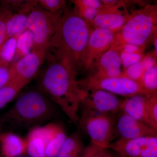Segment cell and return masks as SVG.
<instances>
[{
    "label": "cell",
    "mask_w": 157,
    "mask_h": 157,
    "mask_svg": "<svg viewBox=\"0 0 157 157\" xmlns=\"http://www.w3.org/2000/svg\"><path fill=\"white\" fill-rule=\"evenodd\" d=\"M92 29L89 23L66 7L59 19L47 53L50 52L54 60L66 65L77 74L84 69L85 54Z\"/></svg>",
    "instance_id": "1"
},
{
    "label": "cell",
    "mask_w": 157,
    "mask_h": 157,
    "mask_svg": "<svg viewBox=\"0 0 157 157\" xmlns=\"http://www.w3.org/2000/svg\"><path fill=\"white\" fill-rule=\"evenodd\" d=\"M53 60L40 77V90L76 124L79 120L78 109L88 91L81 87L75 72L61 62Z\"/></svg>",
    "instance_id": "2"
},
{
    "label": "cell",
    "mask_w": 157,
    "mask_h": 157,
    "mask_svg": "<svg viewBox=\"0 0 157 157\" xmlns=\"http://www.w3.org/2000/svg\"><path fill=\"white\" fill-rule=\"evenodd\" d=\"M55 114L53 102L49 98L40 90H31L21 95L1 119L4 124L27 128L51 120Z\"/></svg>",
    "instance_id": "3"
},
{
    "label": "cell",
    "mask_w": 157,
    "mask_h": 157,
    "mask_svg": "<svg viewBox=\"0 0 157 157\" xmlns=\"http://www.w3.org/2000/svg\"><path fill=\"white\" fill-rule=\"evenodd\" d=\"M157 6L147 5L132 11L123 27L116 33L112 46L129 43L144 48L157 36Z\"/></svg>",
    "instance_id": "4"
},
{
    "label": "cell",
    "mask_w": 157,
    "mask_h": 157,
    "mask_svg": "<svg viewBox=\"0 0 157 157\" xmlns=\"http://www.w3.org/2000/svg\"><path fill=\"white\" fill-rule=\"evenodd\" d=\"M61 16H56L45 11L38 3L34 6L26 26V30L29 31L33 35L32 50L47 52L49 42L55 33Z\"/></svg>",
    "instance_id": "5"
},
{
    "label": "cell",
    "mask_w": 157,
    "mask_h": 157,
    "mask_svg": "<svg viewBox=\"0 0 157 157\" xmlns=\"http://www.w3.org/2000/svg\"><path fill=\"white\" fill-rule=\"evenodd\" d=\"M78 122L91 140V143L108 148L113 140L115 121L111 115L83 110Z\"/></svg>",
    "instance_id": "6"
},
{
    "label": "cell",
    "mask_w": 157,
    "mask_h": 157,
    "mask_svg": "<svg viewBox=\"0 0 157 157\" xmlns=\"http://www.w3.org/2000/svg\"><path fill=\"white\" fill-rule=\"evenodd\" d=\"M79 84L86 90H101L115 94L129 97L138 94L148 96L140 83L125 76L99 78L92 76L78 80Z\"/></svg>",
    "instance_id": "7"
},
{
    "label": "cell",
    "mask_w": 157,
    "mask_h": 157,
    "mask_svg": "<svg viewBox=\"0 0 157 157\" xmlns=\"http://www.w3.org/2000/svg\"><path fill=\"white\" fill-rule=\"evenodd\" d=\"M47 52L32 50L10 66L11 81L24 88L36 76L46 56Z\"/></svg>",
    "instance_id": "8"
},
{
    "label": "cell",
    "mask_w": 157,
    "mask_h": 157,
    "mask_svg": "<svg viewBox=\"0 0 157 157\" xmlns=\"http://www.w3.org/2000/svg\"><path fill=\"white\" fill-rule=\"evenodd\" d=\"M108 147L126 157H157V136L124 139L111 142Z\"/></svg>",
    "instance_id": "9"
},
{
    "label": "cell",
    "mask_w": 157,
    "mask_h": 157,
    "mask_svg": "<svg viewBox=\"0 0 157 157\" xmlns=\"http://www.w3.org/2000/svg\"><path fill=\"white\" fill-rule=\"evenodd\" d=\"M116 33L104 29H92L85 54V70L90 71L94 62L111 48L115 39Z\"/></svg>",
    "instance_id": "10"
},
{
    "label": "cell",
    "mask_w": 157,
    "mask_h": 157,
    "mask_svg": "<svg viewBox=\"0 0 157 157\" xmlns=\"http://www.w3.org/2000/svg\"><path fill=\"white\" fill-rule=\"evenodd\" d=\"M122 101L117 95L101 90H88L87 96L82 101L83 110L109 114L121 111Z\"/></svg>",
    "instance_id": "11"
},
{
    "label": "cell",
    "mask_w": 157,
    "mask_h": 157,
    "mask_svg": "<svg viewBox=\"0 0 157 157\" xmlns=\"http://www.w3.org/2000/svg\"><path fill=\"white\" fill-rule=\"evenodd\" d=\"M124 6L123 2L117 1L115 6H106L103 5L98 14L89 23L93 29H101L117 33L126 22L130 14L121 11Z\"/></svg>",
    "instance_id": "12"
},
{
    "label": "cell",
    "mask_w": 157,
    "mask_h": 157,
    "mask_svg": "<svg viewBox=\"0 0 157 157\" xmlns=\"http://www.w3.org/2000/svg\"><path fill=\"white\" fill-rule=\"evenodd\" d=\"M120 53L114 47L111 48L94 62L89 76L96 78H114L122 74Z\"/></svg>",
    "instance_id": "13"
},
{
    "label": "cell",
    "mask_w": 157,
    "mask_h": 157,
    "mask_svg": "<svg viewBox=\"0 0 157 157\" xmlns=\"http://www.w3.org/2000/svg\"><path fill=\"white\" fill-rule=\"evenodd\" d=\"M116 129L121 138L135 139L147 136H157V129L122 112L117 121Z\"/></svg>",
    "instance_id": "14"
},
{
    "label": "cell",
    "mask_w": 157,
    "mask_h": 157,
    "mask_svg": "<svg viewBox=\"0 0 157 157\" xmlns=\"http://www.w3.org/2000/svg\"><path fill=\"white\" fill-rule=\"evenodd\" d=\"M146 96L142 94H138L127 97L122 101L121 111L157 130V124L152 120L147 111L145 106Z\"/></svg>",
    "instance_id": "15"
},
{
    "label": "cell",
    "mask_w": 157,
    "mask_h": 157,
    "mask_svg": "<svg viewBox=\"0 0 157 157\" xmlns=\"http://www.w3.org/2000/svg\"><path fill=\"white\" fill-rule=\"evenodd\" d=\"M42 137L45 145L47 157H56L67 138L63 128L60 124L49 123L41 126Z\"/></svg>",
    "instance_id": "16"
},
{
    "label": "cell",
    "mask_w": 157,
    "mask_h": 157,
    "mask_svg": "<svg viewBox=\"0 0 157 157\" xmlns=\"http://www.w3.org/2000/svg\"><path fill=\"white\" fill-rule=\"evenodd\" d=\"M38 1H26L17 12L12 14L6 26V39L20 35L26 30L29 15Z\"/></svg>",
    "instance_id": "17"
},
{
    "label": "cell",
    "mask_w": 157,
    "mask_h": 157,
    "mask_svg": "<svg viewBox=\"0 0 157 157\" xmlns=\"http://www.w3.org/2000/svg\"><path fill=\"white\" fill-rule=\"evenodd\" d=\"M27 153L25 138L10 132L0 134V157H18Z\"/></svg>",
    "instance_id": "18"
},
{
    "label": "cell",
    "mask_w": 157,
    "mask_h": 157,
    "mask_svg": "<svg viewBox=\"0 0 157 157\" xmlns=\"http://www.w3.org/2000/svg\"><path fill=\"white\" fill-rule=\"evenodd\" d=\"M25 139L27 153L30 157H47L41 126L32 128Z\"/></svg>",
    "instance_id": "19"
},
{
    "label": "cell",
    "mask_w": 157,
    "mask_h": 157,
    "mask_svg": "<svg viewBox=\"0 0 157 157\" xmlns=\"http://www.w3.org/2000/svg\"><path fill=\"white\" fill-rule=\"evenodd\" d=\"M19 35L6 39L0 45V65L10 66L14 60Z\"/></svg>",
    "instance_id": "20"
},
{
    "label": "cell",
    "mask_w": 157,
    "mask_h": 157,
    "mask_svg": "<svg viewBox=\"0 0 157 157\" xmlns=\"http://www.w3.org/2000/svg\"><path fill=\"white\" fill-rule=\"evenodd\" d=\"M82 143L78 134H72L67 137L56 157H68L73 154L81 152Z\"/></svg>",
    "instance_id": "21"
},
{
    "label": "cell",
    "mask_w": 157,
    "mask_h": 157,
    "mask_svg": "<svg viewBox=\"0 0 157 157\" xmlns=\"http://www.w3.org/2000/svg\"><path fill=\"white\" fill-rule=\"evenodd\" d=\"M33 46V35L29 31L26 30L20 35L17 39L15 56L12 63L17 62L29 53Z\"/></svg>",
    "instance_id": "22"
},
{
    "label": "cell",
    "mask_w": 157,
    "mask_h": 157,
    "mask_svg": "<svg viewBox=\"0 0 157 157\" xmlns=\"http://www.w3.org/2000/svg\"><path fill=\"white\" fill-rule=\"evenodd\" d=\"M140 84L148 96L157 95V65L144 72Z\"/></svg>",
    "instance_id": "23"
},
{
    "label": "cell",
    "mask_w": 157,
    "mask_h": 157,
    "mask_svg": "<svg viewBox=\"0 0 157 157\" xmlns=\"http://www.w3.org/2000/svg\"><path fill=\"white\" fill-rule=\"evenodd\" d=\"M13 82L10 81L0 89V109L13 101L22 89Z\"/></svg>",
    "instance_id": "24"
},
{
    "label": "cell",
    "mask_w": 157,
    "mask_h": 157,
    "mask_svg": "<svg viewBox=\"0 0 157 157\" xmlns=\"http://www.w3.org/2000/svg\"><path fill=\"white\" fill-rule=\"evenodd\" d=\"M38 5L42 9L56 16H61L66 9V1L63 0H39Z\"/></svg>",
    "instance_id": "25"
},
{
    "label": "cell",
    "mask_w": 157,
    "mask_h": 157,
    "mask_svg": "<svg viewBox=\"0 0 157 157\" xmlns=\"http://www.w3.org/2000/svg\"><path fill=\"white\" fill-rule=\"evenodd\" d=\"M144 73V70L141 60L125 69L124 72H122L121 76L137 82L140 84Z\"/></svg>",
    "instance_id": "26"
},
{
    "label": "cell",
    "mask_w": 157,
    "mask_h": 157,
    "mask_svg": "<svg viewBox=\"0 0 157 157\" xmlns=\"http://www.w3.org/2000/svg\"><path fill=\"white\" fill-rule=\"evenodd\" d=\"M12 14L11 11L8 8H0V45L6 40V26Z\"/></svg>",
    "instance_id": "27"
},
{
    "label": "cell",
    "mask_w": 157,
    "mask_h": 157,
    "mask_svg": "<svg viewBox=\"0 0 157 157\" xmlns=\"http://www.w3.org/2000/svg\"><path fill=\"white\" fill-rule=\"evenodd\" d=\"M120 53L122 66L125 69L131 65L140 62L144 57L143 53H130L124 52Z\"/></svg>",
    "instance_id": "28"
},
{
    "label": "cell",
    "mask_w": 157,
    "mask_h": 157,
    "mask_svg": "<svg viewBox=\"0 0 157 157\" xmlns=\"http://www.w3.org/2000/svg\"><path fill=\"white\" fill-rule=\"evenodd\" d=\"M147 111L152 120L157 124V95L147 97L145 100Z\"/></svg>",
    "instance_id": "29"
},
{
    "label": "cell",
    "mask_w": 157,
    "mask_h": 157,
    "mask_svg": "<svg viewBox=\"0 0 157 157\" xmlns=\"http://www.w3.org/2000/svg\"><path fill=\"white\" fill-rule=\"evenodd\" d=\"M113 47L117 49L120 52H124L130 53H143L144 49L137 45L129 43H123L117 46Z\"/></svg>",
    "instance_id": "30"
},
{
    "label": "cell",
    "mask_w": 157,
    "mask_h": 157,
    "mask_svg": "<svg viewBox=\"0 0 157 157\" xmlns=\"http://www.w3.org/2000/svg\"><path fill=\"white\" fill-rule=\"evenodd\" d=\"M10 66L0 65V89L11 81Z\"/></svg>",
    "instance_id": "31"
},
{
    "label": "cell",
    "mask_w": 157,
    "mask_h": 157,
    "mask_svg": "<svg viewBox=\"0 0 157 157\" xmlns=\"http://www.w3.org/2000/svg\"><path fill=\"white\" fill-rule=\"evenodd\" d=\"M156 58L157 56L153 52L151 54L147 55L144 57L141 60V62L144 72L157 65Z\"/></svg>",
    "instance_id": "32"
},
{
    "label": "cell",
    "mask_w": 157,
    "mask_h": 157,
    "mask_svg": "<svg viewBox=\"0 0 157 157\" xmlns=\"http://www.w3.org/2000/svg\"><path fill=\"white\" fill-rule=\"evenodd\" d=\"M75 1L82 6L98 10H100L103 6L101 1L98 0H76Z\"/></svg>",
    "instance_id": "33"
},
{
    "label": "cell",
    "mask_w": 157,
    "mask_h": 157,
    "mask_svg": "<svg viewBox=\"0 0 157 157\" xmlns=\"http://www.w3.org/2000/svg\"><path fill=\"white\" fill-rule=\"evenodd\" d=\"M107 148H102L97 153L94 157H112L106 151Z\"/></svg>",
    "instance_id": "34"
},
{
    "label": "cell",
    "mask_w": 157,
    "mask_h": 157,
    "mask_svg": "<svg viewBox=\"0 0 157 157\" xmlns=\"http://www.w3.org/2000/svg\"><path fill=\"white\" fill-rule=\"evenodd\" d=\"M153 42V43L154 46V51L153 52L155 56H157V37L156 36L155 37L154 39Z\"/></svg>",
    "instance_id": "35"
},
{
    "label": "cell",
    "mask_w": 157,
    "mask_h": 157,
    "mask_svg": "<svg viewBox=\"0 0 157 157\" xmlns=\"http://www.w3.org/2000/svg\"><path fill=\"white\" fill-rule=\"evenodd\" d=\"M4 124V123H3L2 121V120L0 118V134H1L2 131V126Z\"/></svg>",
    "instance_id": "36"
},
{
    "label": "cell",
    "mask_w": 157,
    "mask_h": 157,
    "mask_svg": "<svg viewBox=\"0 0 157 157\" xmlns=\"http://www.w3.org/2000/svg\"><path fill=\"white\" fill-rule=\"evenodd\" d=\"M18 157H28L27 156H26L25 155H23L20 156Z\"/></svg>",
    "instance_id": "37"
},
{
    "label": "cell",
    "mask_w": 157,
    "mask_h": 157,
    "mask_svg": "<svg viewBox=\"0 0 157 157\" xmlns=\"http://www.w3.org/2000/svg\"></svg>",
    "instance_id": "38"
}]
</instances>
